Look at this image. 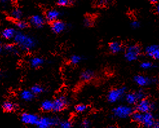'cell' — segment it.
I'll use <instances>...</instances> for the list:
<instances>
[{"label": "cell", "mask_w": 159, "mask_h": 128, "mask_svg": "<svg viewBox=\"0 0 159 128\" xmlns=\"http://www.w3.org/2000/svg\"><path fill=\"white\" fill-rule=\"evenodd\" d=\"M39 117L38 115L29 113H23L20 117L21 121L27 125H36Z\"/></svg>", "instance_id": "10"}, {"label": "cell", "mask_w": 159, "mask_h": 128, "mask_svg": "<svg viewBox=\"0 0 159 128\" xmlns=\"http://www.w3.org/2000/svg\"><path fill=\"white\" fill-rule=\"evenodd\" d=\"M51 27L52 31L55 34H60L65 31L67 28L66 23L59 20L52 22Z\"/></svg>", "instance_id": "11"}, {"label": "cell", "mask_w": 159, "mask_h": 128, "mask_svg": "<svg viewBox=\"0 0 159 128\" xmlns=\"http://www.w3.org/2000/svg\"><path fill=\"white\" fill-rule=\"evenodd\" d=\"M122 44L118 41H113L109 44V49L113 54L120 53L122 50Z\"/></svg>", "instance_id": "15"}, {"label": "cell", "mask_w": 159, "mask_h": 128, "mask_svg": "<svg viewBox=\"0 0 159 128\" xmlns=\"http://www.w3.org/2000/svg\"><path fill=\"white\" fill-rule=\"evenodd\" d=\"M125 87H117L110 90L107 95L108 102L110 103H116L120 100L125 95Z\"/></svg>", "instance_id": "5"}, {"label": "cell", "mask_w": 159, "mask_h": 128, "mask_svg": "<svg viewBox=\"0 0 159 128\" xmlns=\"http://www.w3.org/2000/svg\"><path fill=\"white\" fill-rule=\"evenodd\" d=\"M30 24L36 28H42L45 24V19L41 15L35 14L30 17Z\"/></svg>", "instance_id": "13"}, {"label": "cell", "mask_w": 159, "mask_h": 128, "mask_svg": "<svg viewBox=\"0 0 159 128\" xmlns=\"http://www.w3.org/2000/svg\"><path fill=\"white\" fill-rule=\"evenodd\" d=\"M149 2L153 4H155V3H157L159 2V0H149Z\"/></svg>", "instance_id": "37"}, {"label": "cell", "mask_w": 159, "mask_h": 128, "mask_svg": "<svg viewBox=\"0 0 159 128\" xmlns=\"http://www.w3.org/2000/svg\"><path fill=\"white\" fill-rule=\"evenodd\" d=\"M154 107L153 103L146 98L139 100L137 103L136 109L137 111L140 113H148L152 111Z\"/></svg>", "instance_id": "7"}, {"label": "cell", "mask_w": 159, "mask_h": 128, "mask_svg": "<svg viewBox=\"0 0 159 128\" xmlns=\"http://www.w3.org/2000/svg\"><path fill=\"white\" fill-rule=\"evenodd\" d=\"M134 82L140 87H144L156 83L157 80L155 78H149L148 76L144 75H138L134 77Z\"/></svg>", "instance_id": "9"}, {"label": "cell", "mask_w": 159, "mask_h": 128, "mask_svg": "<svg viewBox=\"0 0 159 128\" xmlns=\"http://www.w3.org/2000/svg\"><path fill=\"white\" fill-rule=\"evenodd\" d=\"M131 26L133 29H137L138 28L140 27V24L139 23V21H137V20H133L131 23Z\"/></svg>", "instance_id": "33"}, {"label": "cell", "mask_w": 159, "mask_h": 128, "mask_svg": "<svg viewBox=\"0 0 159 128\" xmlns=\"http://www.w3.org/2000/svg\"><path fill=\"white\" fill-rule=\"evenodd\" d=\"M3 49L9 53L17 54H18V50L17 47L13 44H7L3 47Z\"/></svg>", "instance_id": "24"}, {"label": "cell", "mask_w": 159, "mask_h": 128, "mask_svg": "<svg viewBox=\"0 0 159 128\" xmlns=\"http://www.w3.org/2000/svg\"><path fill=\"white\" fill-rule=\"evenodd\" d=\"M133 113L131 107L127 105H120L113 109V115L118 118H126Z\"/></svg>", "instance_id": "6"}, {"label": "cell", "mask_w": 159, "mask_h": 128, "mask_svg": "<svg viewBox=\"0 0 159 128\" xmlns=\"http://www.w3.org/2000/svg\"><path fill=\"white\" fill-rule=\"evenodd\" d=\"M20 98L22 100L25 101V102H30L32 101L35 95L33 94V93L31 91V90H23L20 93Z\"/></svg>", "instance_id": "18"}, {"label": "cell", "mask_w": 159, "mask_h": 128, "mask_svg": "<svg viewBox=\"0 0 159 128\" xmlns=\"http://www.w3.org/2000/svg\"><path fill=\"white\" fill-rule=\"evenodd\" d=\"M93 20L91 18L89 17H86L84 20V25L87 27H91L93 25Z\"/></svg>", "instance_id": "32"}, {"label": "cell", "mask_w": 159, "mask_h": 128, "mask_svg": "<svg viewBox=\"0 0 159 128\" xmlns=\"http://www.w3.org/2000/svg\"><path fill=\"white\" fill-rule=\"evenodd\" d=\"M82 61V57L79 55H73L72 57L70 58V62L73 65H77Z\"/></svg>", "instance_id": "27"}, {"label": "cell", "mask_w": 159, "mask_h": 128, "mask_svg": "<svg viewBox=\"0 0 159 128\" xmlns=\"http://www.w3.org/2000/svg\"><path fill=\"white\" fill-rule=\"evenodd\" d=\"M60 16V12L56 9H51L47 11L45 14V19L49 22H53L58 20Z\"/></svg>", "instance_id": "14"}, {"label": "cell", "mask_w": 159, "mask_h": 128, "mask_svg": "<svg viewBox=\"0 0 159 128\" xmlns=\"http://www.w3.org/2000/svg\"><path fill=\"white\" fill-rule=\"evenodd\" d=\"M59 124V119L57 117H42L39 118L36 126L38 128H51Z\"/></svg>", "instance_id": "4"}, {"label": "cell", "mask_w": 159, "mask_h": 128, "mask_svg": "<svg viewBox=\"0 0 159 128\" xmlns=\"http://www.w3.org/2000/svg\"><path fill=\"white\" fill-rule=\"evenodd\" d=\"M41 109L43 111H53V102L50 100H45L41 103Z\"/></svg>", "instance_id": "22"}, {"label": "cell", "mask_w": 159, "mask_h": 128, "mask_svg": "<svg viewBox=\"0 0 159 128\" xmlns=\"http://www.w3.org/2000/svg\"><path fill=\"white\" fill-rule=\"evenodd\" d=\"M30 90L33 93L34 95L40 94L44 92L43 87L42 85H34V86L31 87Z\"/></svg>", "instance_id": "25"}, {"label": "cell", "mask_w": 159, "mask_h": 128, "mask_svg": "<svg viewBox=\"0 0 159 128\" xmlns=\"http://www.w3.org/2000/svg\"><path fill=\"white\" fill-rule=\"evenodd\" d=\"M72 3L71 0H57V4L60 7H67Z\"/></svg>", "instance_id": "30"}, {"label": "cell", "mask_w": 159, "mask_h": 128, "mask_svg": "<svg viewBox=\"0 0 159 128\" xmlns=\"http://www.w3.org/2000/svg\"><path fill=\"white\" fill-rule=\"evenodd\" d=\"M8 1H9V0H0V2H2L3 3H5V2H8Z\"/></svg>", "instance_id": "40"}, {"label": "cell", "mask_w": 159, "mask_h": 128, "mask_svg": "<svg viewBox=\"0 0 159 128\" xmlns=\"http://www.w3.org/2000/svg\"><path fill=\"white\" fill-rule=\"evenodd\" d=\"M107 128H118V127L116 126H110L107 127Z\"/></svg>", "instance_id": "39"}, {"label": "cell", "mask_w": 159, "mask_h": 128, "mask_svg": "<svg viewBox=\"0 0 159 128\" xmlns=\"http://www.w3.org/2000/svg\"><path fill=\"white\" fill-rule=\"evenodd\" d=\"M153 127V128H159V121L158 122H155Z\"/></svg>", "instance_id": "35"}, {"label": "cell", "mask_w": 159, "mask_h": 128, "mask_svg": "<svg viewBox=\"0 0 159 128\" xmlns=\"http://www.w3.org/2000/svg\"><path fill=\"white\" fill-rule=\"evenodd\" d=\"M131 117L134 122L140 124L148 128L153 127L155 123L154 117L150 112L143 113L137 111L133 113Z\"/></svg>", "instance_id": "2"}, {"label": "cell", "mask_w": 159, "mask_h": 128, "mask_svg": "<svg viewBox=\"0 0 159 128\" xmlns=\"http://www.w3.org/2000/svg\"><path fill=\"white\" fill-rule=\"evenodd\" d=\"M2 108L3 111L8 113H11V112L14 111L17 108V105L15 103L12 102V101L7 100L5 101L2 105Z\"/></svg>", "instance_id": "20"}, {"label": "cell", "mask_w": 159, "mask_h": 128, "mask_svg": "<svg viewBox=\"0 0 159 128\" xmlns=\"http://www.w3.org/2000/svg\"><path fill=\"white\" fill-rule=\"evenodd\" d=\"M16 33L17 32L13 28H6L2 32V36L6 39H14L16 34Z\"/></svg>", "instance_id": "17"}, {"label": "cell", "mask_w": 159, "mask_h": 128, "mask_svg": "<svg viewBox=\"0 0 159 128\" xmlns=\"http://www.w3.org/2000/svg\"><path fill=\"white\" fill-rule=\"evenodd\" d=\"M75 109L77 113H84L87 109V106L84 103H80L75 106Z\"/></svg>", "instance_id": "29"}, {"label": "cell", "mask_w": 159, "mask_h": 128, "mask_svg": "<svg viewBox=\"0 0 159 128\" xmlns=\"http://www.w3.org/2000/svg\"><path fill=\"white\" fill-rule=\"evenodd\" d=\"M148 57L155 60H159V45H151L146 47L145 50Z\"/></svg>", "instance_id": "12"}, {"label": "cell", "mask_w": 159, "mask_h": 128, "mask_svg": "<svg viewBox=\"0 0 159 128\" xmlns=\"http://www.w3.org/2000/svg\"><path fill=\"white\" fill-rule=\"evenodd\" d=\"M60 128H71L72 127V122L69 121H64L60 122Z\"/></svg>", "instance_id": "31"}, {"label": "cell", "mask_w": 159, "mask_h": 128, "mask_svg": "<svg viewBox=\"0 0 159 128\" xmlns=\"http://www.w3.org/2000/svg\"><path fill=\"white\" fill-rule=\"evenodd\" d=\"M11 16L12 18H13L15 20H20L22 17H23V12L20 9H18V8H16V9H14L11 13Z\"/></svg>", "instance_id": "23"}, {"label": "cell", "mask_w": 159, "mask_h": 128, "mask_svg": "<svg viewBox=\"0 0 159 128\" xmlns=\"http://www.w3.org/2000/svg\"><path fill=\"white\" fill-rule=\"evenodd\" d=\"M141 54V48L139 45L134 44L131 45L126 48L124 57L128 62H132L139 59Z\"/></svg>", "instance_id": "3"}, {"label": "cell", "mask_w": 159, "mask_h": 128, "mask_svg": "<svg viewBox=\"0 0 159 128\" xmlns=\"http://www.w3.org/2000/svg\"><path fill=\"white\" fill-rule=\"evenodd\" d=\"M90 121L87 119H84L82 122V127L83 128H89L90 127Z\"/></svg>", "instance_id": "34"}, {"label": "cell", "mask_w": 159, "mask_h": 128, "mask_svg": "<svg viewBox=\"0 0 159 128\" xmlns=\"http://www.w3.org/2000/svg\"><path fill=\"white\" fill-rule=\"evenodd\" d=\"M154 67V64L149 61L142 62L140 64V67L144 70H148L152 69Z\"/></svg>", "instance_id": "28"}, {"label": "cell", "mask_w": 159, "mask_h": 128, "mask_svg": "<svg viewBox=\"0 0 159 128\" xmlns=\"http://www.w3.org/2000/svg\"><path fill=\"white\" fill-rule=\"evenodd\" d=\"M125 99L127 103L129 105H133L137 103L139 101V97L136 92H131L125 95Z\"/></svg>", "instance_id": "16"}, {"label": "cell", "mask_w": 159, "mask_h": 128, "mask_svg": "<svg viewBox=\"0 0 159 128\" xmlns=\"http://www.w3.org/2000/svg\"><path fill=\"white\" fill-rule=\"evenodd\" d=\"M14 40L17 46L23 51H31L36 46V42L34 38L21 32H17Z\"/></svg>", "instance_id": "1"}, {"label": "cell", "mask_w": 159, "mask_h": 128, "mask_svg": "<svg viewBox=\"0 0 159 128\" xmlns=\"http://www.w3.org/2000/svg\"><path fill=\"white\" fill-rule=\"evenodd\" d=\"M53 102V111L60 112L64 109L68 105V100L66 97H61L56 98Z\"/></svg>", "instance_id": "8"}, {"label": "cell", "mask_w": 159, "mask_h": 128, "mask_svg": "<svg viewBox=\"0 0 159 128\" xmlns=\"http://www.w3.org/2000/svg\"><path fill=\"white\" fill-rule=\"evenodd\" d=\"M43 63H44V60L41 57H33L32 58H30V66L34 69L40 67L41 66H43Z\"/></svg>", "instance_id": "19"}, {"label": "cell", "mask_w": 159, "mask_h": 128, "mask_svg": "<svg viewBox=\"0 0 159 128\" xmlns=\"http://www.w3.org/2000/svg\"><path fill=\"white\" fill-rule=\"evenodd\" d=\"M156 11H157V12L159 14V4H158V5H157V7H156Z\"/></svg>", "instance_id": "38"}, {"label": "cell", "mask_w": 159, "mask_h": 128, "mask_svg": "<svg viewBox=\"0 0 159 128\" xmlns=\"http://www.w3.org/2000/svg\"><path fill=\"white\" fill-rule=\"evenodd\" d=\"M16 26L20 30H23V29H25L29 27V23L24 20H18L16 22Z\"/></svg>", "instance_id": "26"}, {"label": "cell", "mask_w": 159, "mask_h": 128, "mask_svg": "<svg viewBox=\"0 0 159 128\" xmlns=\"http://www.w3.org/2000/svg\"><path fill=\"white\" fill-rule=\"evenodd\" d=\"M94 77V72L91 70H85L81 73L80 78L83 82H89Z\"/></svg>", "instance_id": "21"}, {"label": "cell", "mask_w": 159, "mask_h": 128, "mask_svg": "<svg viewBox=\"0 0 159 128\" xmlns=\"http://www.w3.org/2000/svg\"><path fill=\"white\" fill-rule=\"evenodd\" d=\"M3 50V44L0 42V54H1V53H2Z\"/></svg>", "instance_id": "36"}]
</instances>
